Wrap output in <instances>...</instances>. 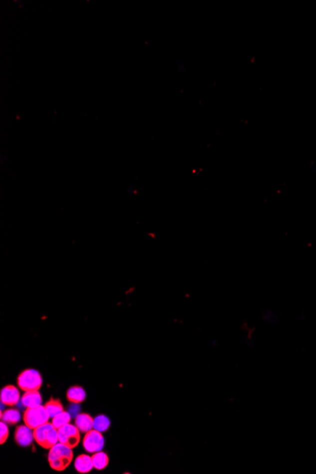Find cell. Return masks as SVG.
<instances>
[{"label":"cell","mask_w":316,"mask_h":474,"mask_svg":"<svg viewBox=\"0 0 316 474\" xmlns=\"http://www.w3.org/2000/svg\"><path fill=\"white\" fill-rule=\"evenodd\" d=\"M80 433H81L80 430L78 429L75 425H71L69 423L65 424L63 427L58 429L59 442L74 449L80 443V440H81Z\"/></svg>","instance_id":"5"},{"label":"cell","mask_w":316,"mask_h":474,"mask_svg":"<svg viewBox=\"0 0 316 474\" xmlns=\"http://www.w3.org/2000/svg\"><path fill=\"white\" fill-rule=\"evenodd\" d=\"M21 403L26 408H35L42 404V397L38 391H27L22 396Z\"/></svg>","instance_id":"9"},{"label":"cell","mask_w":316,"mask_h":474,"mask_svg":"<svg viewBox=\"0 0 316 474\" xmlns=\"http://www.w3.org/2000/svg\"><path fill=\"white\" fill-rule=\"evenodd\" d=\"M82 445L88 453H97L104 447V438L101 433L97 430L92 429L86 433L82 440Z\"/></svg>","instance_id":"6"},{"label":"cell","mask_w":316,"mask_h":474,"mask_svg":"<svg viewBox=\"0 0 316 474\" xmlns=\"http://www.w3.org/2000/svg\"><path fill=\"white\" fill-rule=\"evenodd\" d=\"M33 436L37 444L46 450H50L59 442L58 429H56L53 424L49 422H46L33 430Z\"/></svg>","instance_id":"2"},{"label":"cell","mask_w":316,"mask_h":474,"mask_svg":"<svg viewBox=\"0 0 316 474\" xmlns=\"http://www.w3.org/2000/svg\"><path fill=\"white\" fill-rule=\"evenodd\" d=\"M1 403L8 406H14L18 403L20 400V393L19 390L13 385H7L5 386L1 394Z\"/></svg>","instance_id":"8"},{"label":"cell","mask_w":316,"mask_h":474,"mask_svg":"<svg viewBox=\"0 0 316 474\" xmlns=\"http://www.w3.org/2000/svg\"><path fill=\"white\" fill-rule=\"evenodd\" d=\"M70 420H71V417H70L69 413L63 411L60 413L59 415H57L54 418H52L51 423L53 424V426L56 429H60L61 427H63V425L68 424L70 422Z\"/></svg>","instance_id":"17"},{"label":"cell","mask_w":316,"mask_h":474,"mask_svg":"<svg viewBox=\"0 0 316 474\" xmlns=\"http://www.w3.org/2000/svg\"><path fill=\"white\" fill-rule=\"evenodd\" d=\"M92 460H93L94 468L98 471L104 470L109 463L108 456L101 451L94 453V455L92 456Z\"/></svg>","instance_id":"14"},{"label":"cell","mask_w":316,"mask_h":474,"mask_svg":"<svg viewBox=\"0 0 316 474\" xmlns=\"http://www.w3.org/2000/svg\"><path fill=\"white\" fill-rule=\"evenodd\" d=\"M94 419L88 414L81 413L79 414L75 419V426L80 430L81 433H87L93 429Z\"/></svg>","instance_id":"10"},{"label":"cell","mask_w":316,"mask_h":474,"mask_svg":"<svg viewBox=\"0 0 316 474\" xmlns=\"http://www.w3.org/2000/svg\"><path fill=\"white\" fill-rule=\"evenodd\" d=\"M14 439L19 446L27 447L34 439L32 429H30L26 424L18 426L14 433Z\"/></svg>","instance_id":"7"},{"label":"cell","mask_w":316,"mask_h":474,"mask_svg":"<svg viewBox=\"0 0 316 474\" xmlns=\"http://www.w3.org/2000/svg\"><path fill=\"white\" fill-rule=\"evenodd\" d=\"M47 458L51 469L57 472H63L72 462V448L58 442L49 450Z\"/></svg>","instance_id":"1"},{"label":"cell","mask_w":316,"mask_h":474,"mask_svg":"<svg viewBox=\"0 0 316 474\" xmlns=\"http://www.w3.org/2000/svg\"><path fill=\"white\" fill-rule=\"evenodd\" d=\"M85 392L81 386H72L66 392V399L74 404H79L85 400Z\"/></svg>","instance_id":"12"},{"label":"cell","mask_w":316,"mask_h":474,"mask_svg":"<svg viewBox=\"0 0 316 474\" xmlns=\"http://www.w3.org/2000/svg\"><path fill=\"white\" fill-rule=\"evenodd\" d=\"M0 429H1L0 443H1V445H3V444L6 442L8 437H9V429H8V427H7V423L1 421V423H0Z\"/></svg>","instance_id":"18"},{"label":"cell","mask_w":316,"mask_h":474,"mask_svg":"<svg viewBox=\"0 0 316 474\" xmlns=\"http://www.w3.org/2000/svg\"><path fill=\"white\" fill-rule=\"evenodd\" d=\"M74 465H75V469L77 470V472L80 473V474L90 473L92 469L94 468L92 457H89L87 455H81V456L77 457L76 460H75Z\"/></svg>","instance_id":"11"},{"label":"cell","mask_w":316,"mask_h":474,"mask_svg":"<svg viewBox=\"0 0 316 474\" xmlns=\"http://www.w3.org/2000/svg\"><path fill=\"white\" fill-rule=\"evenodd\" d=\"M45 407L51 419L56 417L57 415H59L60 413L64 411L61 402L59 400H54V399H50L49 402L45 403Z\"/></svg>","instance_id":"15"},{"label":"cell","mask_w":316,"mask_h":474,"mask_svg":"<svg viewBox=\"0 0 316 474\" xmlns=\"http://www.w3.org/2000/svg\"><path fill=\"white\" fill-rule=\"evenodd\" d=\"M0 418H1V421L9 425H14L21 420V415L16 409H8L1 413Z\"/></svg>","instance_id":"13"},{"label":"cell","mask_w":316,"mask_h":474,"mask_svg":"<svg viewBox=\"0 0 316 474\" xmlns=\"http://www.w3.org/2000/svg\"><path fill=\"white\" fill-rule=\"evenodd\" d=\"M110 425H111V422H110L108 418L104 415H100V416H98L97 418L94 419L93 429L97 430L100 433H103V432H105V431L109 429Z\"/></svg>","instance_id":"16"},{"label":"cell","mask_w":316,"mask_h":474,"mask_svg":"<svg viewBox=\"0 0 316 474\" xmlns=\"http://www.w3.org/2000/svg\"><path fill=\"white\" fill-rule=\"evenodd\" d=\"M25 424L30 429L34 430L37 427L48 422L50 419L48 412L46 411L45 406H38L35 408H27L23 416Z\"/></svg>","instance_id":"4"},{"label":"cell","mask_w":316,"mask_h":474,"mask_svg":"<svg viewBox=\"0 0 316 474\" xmlns=\"http://www.w3.org/2000/svg\"><path fill=\"white\" fill-rule=\"evenodd\" d=\"M43 384V379L40 373L34 369H26L19 374L17 385L19 388L25 392L38 391Z\"/></svg>","instance_id":"3"}]
</instances>
